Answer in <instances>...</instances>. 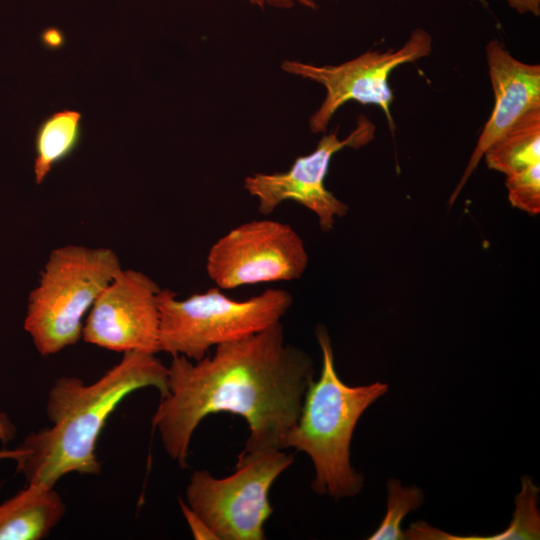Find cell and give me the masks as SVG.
<instances>
[{"instance_id": "cell-18", "label": "cell", "mask_w": 540, "mask_h": 540, "mask_svg": "<svg viewBox=\"0 0 540 540\" xmlns=\"http://www.w3.org/2000/svg\"><path fill=\"white\" fill-rule=\"evenodd\" d=\"M180 507L182 509L183 515L190 527V530L194 536L195 539H215L217 540V537L215 534L209 529V527L202 521V519L197 516L188 506L187 504L179 500Z\"/></svg>"}, {"instance_id": "cell-3", "label": "cell", "mask_w": 540, "mask_h": 540, "mask_svg": "<svg viewBox=\"0 0 540 540\" xmlns=\"http://www.w3.org/2000/svg\"><path fill=\"white\" fill-rule=\"evenodd\" d=\"M316 337L322 352L321 374L308 385L298 420L282 448L306 453L315 469L312 489L339 500L357 495L363 487V476L351 465L350 444L358 420L388 385H347L337 374L326 328L318 326Z\"/></svg>"}, {"instance_id": "cell-8", "label": "cell", "mask_w": 540, "mask_h": 540, "mask_svg": "<svg viewBox=\"0 0 540 540\" xmlns=\"http://www.w3.org/2000/svg\"><path fill=\"white\" fill-rule=\"evenodd\" d=\"M308 265L300 235L289 224L260 219L229 230L210 248L206 272L221 290L299 279Z\"/></svg>"}, {"instance_id": "cell-20", "label": "cell", "mask_w": 540, "mask_h": 540, "mask_svg": "<svg viewBox=\"0 0 540 540\" xmlns=\"http://www.w3.org/2000/svg\"><path fill=\"white\" fill-rule=\"evenodd\" d=\"M508 5L520 14L539 16L540 0H506Z\"/></svg>"}, {"instance_id": "cell-6", "label": "cell", "mask_w": 540, "mask_h": 540, "mask_svg": "<svg viewBox=\"0 0 540 540\" xmlns=\"http://www.w3.org/2000/svg\"><path fill=\"white\" fill-rule=\"evenodd\" d=\"M293 461L284 449L243 450L235 471L227 477L194 471L186 504L217 540H263L264 524L273 512L270 488Z\"/></svg>"}, {"instance_id": "cell-22", "label": "cell", "mask_w": 540, "mask_h": 540, "mask_svg": "<svg viewBox=\"0 0 540 540\" xmlns=\"http://www.w3.org/2000/svg\"><path fill=\"white\" fill-rule=\"evenodd\" d=\"M16 435V427L3 413H0V441L7 443Z\"/></svg>"}, {"instance_id": "cell-9", "label": "cell", "mask_w": 540, "mask_h": 540, "mask_svg": "<svg viewBox=\"0 0 540 540\" xmlns=\"http://www.w3.org/2000/svg\"><path fill=\"white\" fill-rule=\"evenodd\" d=\"M375 125L359 115L353 131L344 139L338 137V127L324 134L316 148L299 156L285 172L253 173L244 180V189L258 200V210L269 214L284 201H294L312 211L322 231H330L336 218L349 210L325 186L330 161L338 151L349 147L358 149L373 140Z\"/></svg>"}, {"instance_id": "cell-13", "label": "cell", "mask_w": 540, "mask_h": 540, "mask_svg": "<svg viewBox=\"0 0 540 540\" xmlns=\"http://www.w3.org/2000/svg\"><path fill=\"white\" fill-rule=\"evenodd\" d=\"M483 157L490 169L505 175L540 163V108L522 116Z\"/></svg>"}, {"instance_id": "cell-7", "label": "cell", "mask_w": 540, "mask_h": 540, "mask_svg": "<svg viewBox=\"0 0 540 540\" xmlns=\"http://www.w3.org/2000/svg\"><path fill=\"white\" fill-rule=\"evenodd\" d=\"M432 42V36L426 30L416 28L399 49L366 51L339 65L316 66L285 60L281 69L325 88L321 105L309 119L313 133L324 132L336 111L350 101L379 106L389 125L393 126L391 104L394 96L388 77L398 66L429 56Z\"/></svg>"}, {"instance_id": "cell-15", "label": "cell", "mask_w": 540, "mask_h": 540, "mask_svg": "<svg viewBox=\"0 0 540 540\" xmlns=\"http://www.w3.org/2000/svg\"><path fill=\"white\" fill-rule=\"evenodd\" d=\"M539 488L531 477L523 476L521 491L515 498V510L510 525L505 531L488 537H459L442 532L441 539L453 540H532L540 537V516L538 511Z\"/></svg>"}, {"instance_id": "cell-17", "label": "cell", "mask_w": 540, "mask_h": 540, "mask_svg": "<svg viewBox=\"0 0 540 540\" xmlns=\"http://www.w3.org/2000/svg\"><path fill=\"white\" fill-rule=\"evenodd\" d=\"M505 185L512 206L532 215L540 213V163L506 175Z\"/></svg>"}, {"instance_id": "cell-12", "label": "cell", "mask_w": 540, "mask_h": 540, "mask_svg": "<svg viewBox=\"0 0 540 540\" xmlns=\"http://www.w3.org/2000/svg\"><path fill=\"white\" fill-rule=\"evenodd\" d=\"M66 511L52 486H27L0 504V540H40L58 525Z\"/></svg>"}, {"instance_id": "cell-16", "label": "cell", "mask_w": 540, "mask_h": 540, "mask_svg": "<svg viewBox=\"0 0 540 540\" xmlns=\"http://www.w3.org/2000/svg\"><path fill=\"white\" fill-rule=\"evenodd\" d=\"M387 489L386 514L369 540L406 539V535L401 529V523L409 512L419 508L423 503L424 494L420 488L403 486L398 479H389Z\"/></svg>"}, {"instance_id": "cell-14", "label": "cell", "mask_w": 540, "mask_h": 540, "mask_svg": "<svg viewBox=\"0 0 540 540\" xmlns=\"http://www.w3.org/2000/svg\"><path fill=\"white\" fill-rule=\"evenodd\" d=\"M81 118L79 111L63 109L41 122L34 141L36 184L42 183L52 168L76 149L81 138Z\"/></svg>"}, {"instance_id": "cell-19", "label": "cell", "mask_w": 540, "mask_h": 540, "mask_svg": "<svg viewBox=\"0 0 540 540\" xmlns=\"http://www.w3.org/2000/svg\"><path fill=\"white\" fill-rule=\"evenodd\" d=\"M252 5H255L261 9L265 7H274L281 9L293 8L296 5H300L309 9H316L317 4L315 0H248Z\"/></svg>"}, {"instance_id": "cell-4", "label": "cell", "mask_w": 540, "mask_h": 540, "mask_svg": "<svg viewBox=\"0 0 540 540\" xmlns=\"http://www.w3.org/2000/svg\"><path fill=\"white\" fill-rule=\"evenodd\" d=\"M122 269L109 248L65 245L52 250L24 319L39 354L53 355L79 341L84 315Z\"/></svg>"}, {"instance_id": "cell-21", "label": "cell", "mask_w": 540, "mask_h": 540, "mask_svg": "<svg viewBox=\"0 0 540 540\" xmlns=\"http://www.w3.org/2000/svg\"><path fill=\"white\" fill-rule=\"evenodd\" d=\"M41 41L49 49H58L64 44V35L56 28H48L42 32Z\"/></svg>"}, {"instance_id": "cell-11", "label": "cell", "mask_w": 540, "mask_h": 540, "mask_svg": "<svg viewBox=\"0 0 540 540\" xmlns=\"http://www.w3.org/2000/svg\"><path fill=\"white\" fill-rule=\"evenodd\" d=\"M486 62L494 95V106L461 179L453 190L451 206L478 166L487 149L522 116L540 108V66L516 59L497 40L486 45Z\"/></svg>"}, {"instance_id": "cell-23", "label": "cell", "mask_w": 540, "mask_h": 540, "mask_svg": "<svg viewBox=\"0 0 540 540\" xmlns=\"http://www.w3.org/2000/svg\"><path fill=\"white\" fill-rule=\"evenodd\" d=\"M27 452L26 449L18 446L16 448H13V449H1L0 450V461L1 460H17L18 458H20L21 456L25 455Z\"/></svg>"}, {"instance_id": "cell-1", "label": "cell", "mask_w": 540, "mask_h": 540, "mask_svg": "<svg viewBox=\"0 0 540 540\" xmlns=\"http://www.w3.org/2000/svg\"><path fill=\"white\" fill-rule=\"evenodd\" d=\"M314 364L300 348L287 344L278 322L247 338L215 347L211 356L192 361L172 356L168 389L152 418L164 450L187 467L192 435L210 414L228 412L245 419L244 450L283 449L297 422Z\"/></svg>"}, {"instance_id": "cell-10", "label": "cell", "mask_w": 540, "mask_h": 540, "mask_svg": "<svg viewBox=\"0 0 540 540\" xmlns=\"http://www.w3.org/2000/svg\"><path fill=\"white\" fill-rule=\"evenodd\" d=\"M160 290L143 272L122 269L90 308L83 323V340L122 353L160 352L157 300Z\"/></svg>"}, {"instance_id": "cell-2", "label": "cell", "mask_w": 540, "mask_h": 540, "mask_svg": "<svg viewBox=\"0 0 540 540\" xmlns=\"http://www.w3.org/2000/svg\"><path fill=\"white\" fill-rule=\"evenodd\" d=\"M168 367L156 354L129 351L98 380L85 383L61 376L47 398L51 427L30 433L20 447L26 454L16 460L17 472L27 483L54 487L66 474L98 475L101 464L96 443L117 406L131 393L146 387L168 389Z\"/></svg>"}, {"instance_id": "cell-5", "label": "cell", "mask_w": 540, "mask_h": 540, "mask_svg": "<svg viewBox=\"0 0 540 540\" xmlns=\"http://www.w3.org/2000/svg\"><path fill=\"white\" fill-rule=\"evenodd\" d=\"M160 352L192 361L211 347L238 341L280 322L293 303L288 291L267 289L235 300L214 287L185 299L169 289L158 294Z\"/></svg>"}]
</instances>
